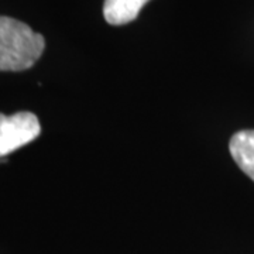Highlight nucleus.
Instances as JSON below:
<instances>
[{"instance_id":"obj_1","label":"nucleus","mask_w":254,"mask_h":254,"mask_svg":"<svg viewBox=\"0 0 254 254\" xmlns=\"http://www.w3.org/2000/svg\"><path fill=\"white\" fill-rule=\"evenodd\" d=\"M46 40L16 18L0 16V71L20 72L31 68L44 53Z\"/></svg>"},{"instance_id":"obj_2","label":"nucleus","mask_w":254,"mask_h":254,"mask_svg":"<svg viewBox=\"0 0 254 254\" xmlns=\"http://www.w3.org/2000/svg\"><path fill=\"white\" fill-rule=\"evenodd\" d=\"M41 133L40 122L31 112H17L11 116L0 113V158L31 143Z\"/></svg>"},{"instance_id":"obj_3","label":"nucleus","mask_w":254,"mask_h":254,"mask_svg":"<svg viewBox=\"0 0 254 254\" xmlns=\"http://www.w3.org/2000/svg\"><path fill=\"white\" fill-rule=\"evenodd\" d=\"M229 150L239 168L254 181V130H242L233 134Z\"/></svg>"},{"instance_id":"obj_4","label":"nucleus","mask_w":254,"mask_h":254,"mask_svg":"<svg viewBox=\"0 0 254 254\" xmlns=\"http://www.w3.org/2000/svg\"><path fill=\"white\" fill-rule=\"evenodd\" d=\"M150 0H105L103 16L112 26H123L136 20Z\"/></svg>"}]
</instances>
